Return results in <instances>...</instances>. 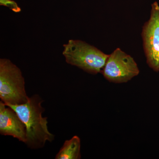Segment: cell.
<instances>
[{"instance_id": "2", "label": "cell", "mask_w": 159, "mask_h": 159, "mask_svg": "<svg viewBox=\"0 0 159 159\" xmlns=\"http://www.w3.org/2000/svg\"><path fill=\"white\" fill-rule=\"evenodd\" d=\"M63 47L66 62L93 75L101 73L109 55L80 40H69Z\"/></svg>"}, {"instance_id": "3", "label": "cell", "mask_w": 159, "mask_h": 159, "mask_svg": "<svg viewBox=\"0 0 159 159\" xmlns=\"http://www.w3.org/2000/svg\"><path fill=\"white\" fill-rule=\"evenodd\" d=\"M0 98L7 105H21L29 99L21 71L7 58L0 59Z\"/></svg>"}, {"instance_id": "8", "label": "cell", "mask_w": 159, "mask_h": 159, "mask_svg": "<svg viewBox=\"0 0 159 159\" xmlns=\"http://www.w3.org/2000/svg\"><path fill=\"white\" fill-rule=\"evenodd\" d=\"M0 5L8 7L16 13H18L21 11V9L17 3L13 0H0Z\"/></svg>"}, {"instance_id": "7", "label": "cell", "mask_w": 159, "mask_h": 159, "mask_svg": "<svg viewBox=\"0 0 159 159\" xmlns=\"http://www.w3.org/2000/svg\"><path fill=\"white\" fill-rule=\"evenodd\" d=\"M80 139L77 135L70 140H66L59 151L56 155L55 159H80Z\"/></svg>"}, {"instance_id": "5", "label": "cell", "mask_w": 159, "mask_h": 159, "mask_svg": "<svg viewBox=\"0 0 159 159\" xmlns=\"http://www.w3.org/2000/svg\"><path fill=\"white\" fill-rule=\"evenodd\" d=\"M143 48L148 66L159 72V6L157 2L152 5L150 18L142 28Z\"/></svg>"}, {"instance_id": "4", "label": "cell", "mask_w": 159, "mask_h": 159, "mask_svg": "<svg viewBox=\"0 0 159 159\" xmlns=\"http://www.w3.org/2000/svg\"><path fill=\"white\" fill-rule=\"evenodd\" d=\"M101 73L109 82L122 84L138 76L140 70L133 57L118 48L109 55Z\"/></svg>"}, {"instance_id": "1", "label": "cell", "mask_w": 159, "mask_h": 159, "mask_svg": "<svg viewBox=\"0 0 159 159\" xmlns=\"http://www.w3.org/2000/svg\"><path fill=\"white\" fill-rule=\"evenodd\" d=\"M43 100L35 94L29 97L28 102L21 105H8L15 111L25 125L26 140L25 144L31 149L43 148L46 142H52L55 136L48 128L47 117H43L45 109L42 106Z\"/></svg>"}, {"instance_id": "6", "label": "cell", "mask_w": 159, "mask_h": 159, "mask_svg": "<svg viewBox=\"0 0 159 159\" xmlns=\"http://www.w3.org/2000/svg\"><path fill=\"white\" fill-rule=\"evenodd\" d=\"M0 134L10 136L25 143L26 140L25 125L14 110L0 102Z\"/></svg>"}]
</instances>
